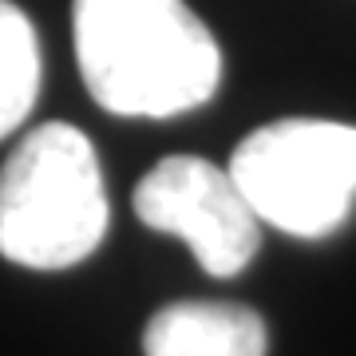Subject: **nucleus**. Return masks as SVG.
<instances>
[{
  "label": "nucleus",
  "instance_id": "obj_1",
  "mask_svg": "<svg viewBox=\"0 0 356 356\" xmlns=\"http://www.w3.org/2000/svg\"><path fill=\"white\" fill-rule=\"evenodd\" d=\"M72 36L91 99L111 115L170 119L222 79L218 40L186 0H72Z\"/></svg>",
  "mask_w": 356,
  "mask_h": 356
},
{
  "label": "nucleus",
  "instance_id": "obj_2",
  "mask_svg": "<svg viewBox=\"0 0 356 356\" xmlns=\"http://www.w3.org/2000/svg\"><path fill=\"white\" fill-rule=\"evenodd\" d=\"M107 234L99 154L72 123L28 131L0 170V254L24 269H67Z\"/></svg>",
  "mask_w": 356,
  "mask_h": 356
},
{
  "label": "nucleus",
  "instance_id": "obj_3",
  "mask_svg": "<svg viewBox=\"0 0 356 356\" xmlns=\"http://www.w3.org/2000/svg\"><path fill=\"white\" fill-rule=\"evenodd\" d=\"M229 175L261 226L321 238L356 202V127L332 119H277L234 147Z\"/></svg>",
  "mask_w": 356,
  "mask_h": 356
},
{
  "label": "nucleus",
  "instance_id": "obj_4",
  "mask_svg": "<svg viewBox=\"0 0 356 356\" xmlns=\"http://www.w3.org/2000/svg\"><path fill=\"white\" fill-rule=\"evenodd\" d=\"M135 214L159 234L191 245L210 277H234L261 245V218L245 202L229 166L198 154H170L135 186Z\"/></svg>",
  "mask_w": 356,
  "mask_h": 356
},
{
  "label": "nucleus",
  "instance_id": "obj_5",
  "mask_svg": "<svg viewBox=\"0 0 356 356\" xmlns=\"http://www.w3.org/2000/svg\"><path fill=\"white\" fill-rule=\"evenodd\" d=\"M266 321L222 301H178L147 321V356H266Z\"/></svg>",
  "mask_w": 356,
  "mask_h": 356
},
{
  "label": "nucleus",
  "instance_id": "obj_6",
  "mask_svg": "<svg viewBox=\"0 0 356 356\" xmlns=\"http://www.w3.org/2000/svg\"><path fill=\"white\" fill-rule=\"evenodd\" d=\"M40 95L36 28L13 0H0V139L24 123Z\"/></svg>",
  "mask_w": 356,
  "mask_h": 356
}]
</instances>
